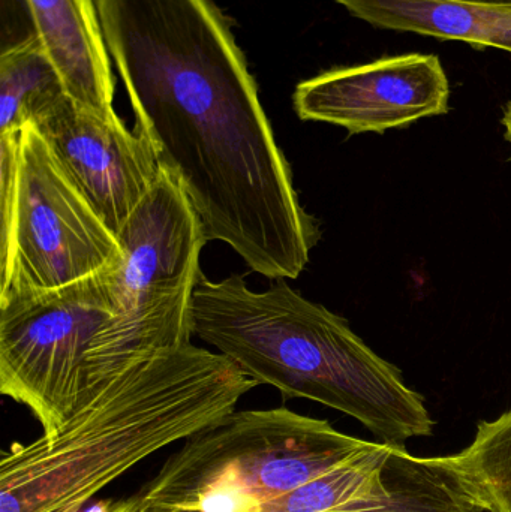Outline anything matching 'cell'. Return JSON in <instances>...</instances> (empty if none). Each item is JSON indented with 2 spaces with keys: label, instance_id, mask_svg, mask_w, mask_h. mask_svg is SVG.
Masks as SVG:
<instances>
[{
  "label": "cell",
  "instance_id": "1",
  "mask_svg": "<svg viewBox=\"0 0 511 512\" xmlns=\"http://www.w3.org/2000/svg\"><path fill=\"white\" fill-rule=\"evenodd\" d=\"M255 387L192 342L134 361L56 432L2 454L0 512H83L147 457L224 420Z\"/></svg>",
  "mask_w": 511,
  "mask_h": 512
},
{
  "label": "cell",
  "instance_id": "2",
  "mask_svg": "<svg viewBox=\"0 0 511 512\" xmlns=\"http://www.w3.org/2000/svg\"><path fill=\"white\" fill-rule=\"evenodd\" d=\"M191 316L192 334L258 385L344 412L381 444L432 435L425 397L405 384L401 370L287 279L258 292L237 274L219 282L203 277Z\"/></svg>",
  "mask_w": 511,
  "mask_h": 512
},
{
  "label": "cell",
  "instance_id": "3",
  "mask_svg": "<svg viewBox=\"0 0 511 512\" xmlns=\"http://www.w3.org/2000/svg\"><path fill=\"white\" fill-rule=\"evenodd\" d=\"M390 450L287 408L234 411L114 510L332 512L374 489Z\"/></svg>",
  "mask_w": 511,
  "mask_h": 512
},
{
  "label": "cell",
  "instance_id": "4",
  "mask_svg": "<svg viewBox=\"0 0 511 512\" xmlns=\"http://www.w3.org/2000/svg\"><path fill=\"white\" fill-rule=\"evenodd\" d=\"M117 240L113 315L86 354L90 396L134 361L191 343L192 301L204 277L200 256L209 243L188 195L162 168Z\"/></svg>",
  "mask_w": 511,
  "mask_h": 512
},
{
  "label": "cell",
  "instance_id": "5",
  "mask_svg": "<svg viewBox=\"0 0 511 512\" xmlns=\"http://www.w3.org/2000/svg\"><path fill=\"white\" fill-rule=\"evenodd\" d=\"M0 307L116 267L122 248L38 129L0 135Z\"/></svg>",
  "mask_w": 511,
  "mask_h": 512
},
{
  "label": "cell",
  "instance_id": "6",
  "mask_svg": "<svg viewBox=\"0 0 511 512\" xmlns=\"http://www.w3.org/2000/svg\"><path fill=\"white\" fill-rule=\"evenodd\" d=\"M0 307V391L56 432L87 399L86 354L113 315L111 271Z\"/></svg>",
  "mask_w": 511,
  "mask_h": 512
},
{
  "label": "cell",
  "instance_id": "7",
  "mask_svg": "<svg viewBox=\"0 0 511 512\" xmlns=\"http://www.w3.org/2000/svg\"><path fill=\"white\" fill-rule=\"evenodd\" d=\"M297 116L350 134L407 128L450 110V83L435 54H401L323 72L297 86Z\"/></svg>",
  "mask_w": 511,
  "mask_h": 512
},
{
  "label": "cell",
  "instance_id": "8",
  "mask_svg": "<svg viewBox=\"0 0 511 512\" xmlns=\"http://www.w3.org/2000/svg\"><path fill=\"white\" fill-rule=\"evenodd\" d=\"M68 176L114 234L161 173L146 137L62 93L32 119Z\"/></svg>",
  "mask_w": 511,
  "mask_h": 512
},
{
  "label": "cell",
  "instance_id": "9",
  "mask_svg": "<svg viewBox=\"0 0 511 512\" xmlns=\"http://www.w3.org/2000/svg\"><path fill=\"white\" fill-rule=\"evenodd\" d=\"M39 41L74 101L104 117L113 108L110 53L95 0H30Z\"/></svg>",
  "mask_w": 511,
  "mask_h": 512
},
{
  "label": "cell",
  "instance_id": "10",
  "mask_svg": "<svg viewBox=\"0 0 511 512\" xmlns=\"http://www.w3.org/2000/svg\"><path fill=\"white\" fill-rule=\"evenodd\" d=\"M378 29L416 33L511 53V5L455 0H335Z\"/></svg>",
  "mask_w": 511,
  "mask_h": 512
},
{
  "label": "cell",
  "instance_id": "11",
  "mask_svg": "<svg viewBox=\"0 0 511 512\" xmlns=\"http://www.w3.org/2000/svg\"><path fill=\"white\" fill-rule=\"evenodd\" d=\"M332 512H482L471 504L440 457H416L392 445L374 489Z\"/></svg>",
  "mask_w": 511,
  "mask_h": 512
},
{
  "label": "cell",
  "instance_id": "12",
  "mask_svg": "<svg viewBox=\"0 0 511 512\" xmlns=\"http://www.w3.org/2000/svg\"><path fill=\"white\" fill-rule=\"evenodd\" d=\"M440 460L474 507L511 512V409L482 421L464 451Z\"/></svg>",
  "mask_w": 511,
  "mask_h": 512
},
{
  "label": "cell",
  "instance_id": "13",
  "mask_svg": "<svg viewBox=\"0 0 511 512\" xmlns=\"http://www.w3.org/2000/svg\"><path fill=\"white\" fill-rule=\"evenodd\" d=\"M65 92L42 42L0 56V135L18 134L41 108Z\"/></svg>",
  "mask_w": 511,
  "mask_h": 512
},
{
  "label": "cell",
  "instance_id": "14",
  "mask_svg": "<svg viewBox=\"0 0 511 512\" xmlns=\"http://www.w3.org/2000/svg\"><path fill=\"white\" fill-rule=\"evenodd\" d=\"M39 39L30 0H0V56Z\"/></svg>",
  "mask_w": 511,
  "mask_h": 512
},
{
  "label": "cell",
  "instance_id": "15",
  "mask_svg": "<svg viewBox=\"0 0 511 512\" xmlns=\"http://www.w3.org/2000/svg\"><path fill=\"white\" fill-rule=\"evenodd\" d=\"M501 123H503L504 137H506V141L511 147V102H509V104L506 105V108H504L503 120H501Z\"/></svg>",
  "mask_w": 511,
  "mask_h": 512
},
{
  "label": "cell",
  "instance_id": "16",
  "mask_svg": "<svg viewBox=\"0 0 511 512\" xmlns=\"http://www.w3.org/2000/svg\"><path fill=\"white\" fill-rule=\"evenodd\" d=\"M90 512H116L114 510V501H101L98 504L89 507Z\"/></svg>",
  "mask_w": 511,
  "mask_h": 512
},
{
  "label": "cell",
  "instance_id": "17",
  "mask_svg": "<svg viewBox=\"0 0 511 512\" xmlns=\"http://www.w3.org/2000/svg\"><path fill=\"white\" fill-rule=\"evenodd\" d=\"M464 3H489V5H511V0H455Z\"/></svg>",
  "mask_w": 511,
  "mask_h": 512
}]
</instances>
